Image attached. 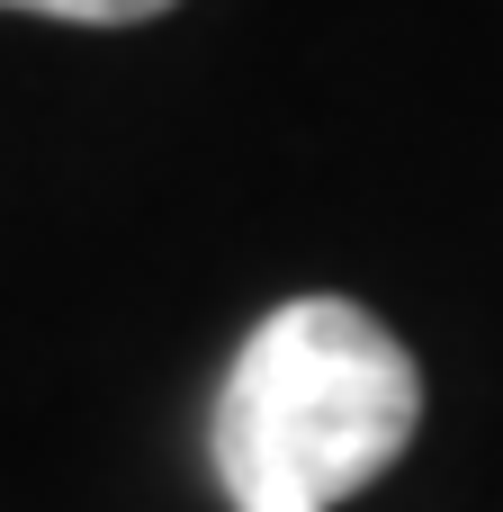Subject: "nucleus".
Here are the masks:
<instances>
[{
	"instance_id": "obj_1",
	"label": "nucleus",
	"mask_w": 503,
	"mask_h": 512,
	"mask_svg": "<svg viewBox=\"0 0 503 512\" xmlns=\"http://www.w3.org/2000/svg\"><path fill=\"white\" fill-rule=\"evenodd\" d=\"M423 432V369L351 297H288L234 351L207 459L234 512H333Z\"/></svg>"
},
{
	"instance_id": "obj_2",
	"label": "nucleus",
	"mask_w": 503,
	"mask_h": 512,
	"mask_svg": "<svg viewBox=\"0 0 503 512\" xmlns=\"http://www.w3.org/2000/svg\"><path fill=\"white\" fill-rule=\"evenodd\" d=\"M0 9H27V18H72V27H135V18H162L171 0H0Z\"/></svg>"
}]
</instances>
